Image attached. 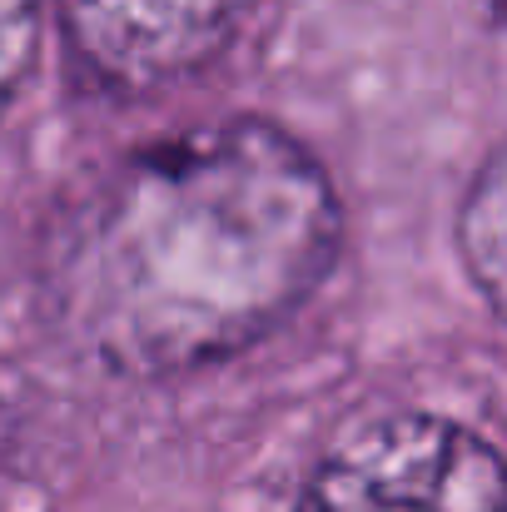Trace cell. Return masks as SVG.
Wrapping results in <instances>:
<instances>
[{
  "mask_svg": "<svg viewBox=\"0 0 507 512\" xmlns=\"http://www.w3.org/2000/svg\"><path fill=\"white\" fill-rule=\"evenodd\" d=\"M338 199L269 120L145 145L90 199L55 269L60 319L115 373L174 378L274 334L329 274Z\"/></svg>",
  "mask_w": 507,
  "mask_h": 512,
  "instance_id": "6da1fadb",
  "label": "cell"
},
{
  "mask_svg": "<svg viewBox=\"0 0 507 512\" xmlns=\"http://www.w3.org/2000/svg\"><path fill=\"white\" fill-rule=\"evenodd\" d=\"M80 60L120 90H160L209 65L249 0H60Z\"/></svg>",
  "mask_w": 507,
  "mask_h": 512,
  "instance_id": "3957f363",
  "label": "cell"
},
{
  "mask_svg": "<svg viewBox=\"0 0 507 512\" xmlns=\"http://www.w3.org/2000/svg\"><path fill=\"white\" fill-rule=\"evenodd\" d=\"M493 10H498V15H503V20H507V0H493Z\"/></svg>",
  "mask_w": 507,
  "mask_h": 512,
  "instance_id": "8992f818",
  "label": "cell"
},
{
  "mask_svg": "<svg viewBox=\"0 0 507 512\" xmlns=\"http://www.w3.org/2000/svg\"><path fill=\"white\" fill-rule=\"evenodd\" d=\"M458 244L473 284L507 324V145L473 174L463 214H458Z\"/></svg>",
  "mask_w": 507,
  "mask_h": 512,
  "instance_id": "277c9868",
  "label": "cell"
},
{
  "mask_svg": "<svg viewBox=\"0 0 507 512\" xmlns=\"http://www.w3.org/2000/svg\"><path fill=\"white\" fill-rule=\"evenodd\" d=\"M40 45V0H0V115L20 95Z\"/></svg>",
  "mask_w": 507,
  "mask_h": 512,
  "instance_id": "5b68a950",
  "label": "cell"
},
{
  "mask_svg": "<svg viewBox=\"0 0 507 512\" xmlns=\"http://www.w3.org/2000/svg\"><path fill=\"white\" fill-rule=\"evenodd\" d=\"M299 512H507V463L453 418L398 413L338 438Z\"/></svg>",
  "mask_w": 507,
  "mask_h": 512,
  "instance_id": "7a4b0ae2",
  "label": "cell"
}]
</instances>
